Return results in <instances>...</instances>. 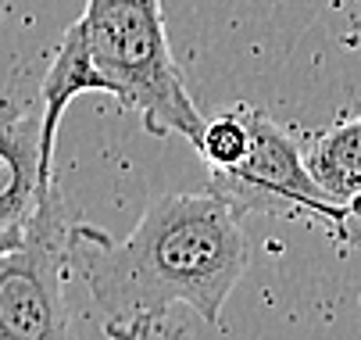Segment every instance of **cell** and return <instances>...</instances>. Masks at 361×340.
<instances>
[{"label":"cell","instance_id":"6da1fadb","mask_svg":"<svg viewBox=\"0 0 361 340\" xmlns=\"http://www.w3.org/2000/svg\"><path fill=\"white\" fill-rule=\"evenodd\" d=\"M68 251L111 336L176 333V305L219 326L250 258L240 212L212 190L154 198L126 240L72 222Z\"/></svg>","mask_w":361,"mask_h":340},{"label":"cell","instance_id":"7a4b0ae2","mask_svg":"<svg viewBox=\"0 0 361 340\" xmlns=\"http://www.w3.org/2000/svg\"><path fill=\"white\" fill-rule=\"evenodd\" d=\"M79 22L115 101L136 111L150 136H179L197 147L208 122L172 58L161 0H86Z\"/></svg>","mask_w":361,"mask_h":340},{"label":"cell","instance_id":"3957f363","mask_svg":"<svg viewBox=\"0 0 361 340\" xmlns=\"http://www.w3.org/2000/svg\"><path fill=\"white\" fill-rule=\"evenodd\" d=\"M243 108L247 119V151L236 165L229 169H212L208 190L229 201L240 215L247 212H265V215H315L329 222V229L350 244V222H361V215L350 205L333 201L329 193L319 186L304 162V151L297 140L265 111Z\"/></svg>","mask_w":361,"mask_h":340},{"label":"cell","instance_id":"277c9868","mask_svg":"<svg viewBox=\"0 0 361 340\" xmlns=\"http://www.w3.org/2000/svg\"><path fill=\"white\" fill-rule=\"evenodd\" d=\"M72 219L54 183L25 236L0 248V340H54L68 333L65 272H72Z\"/></svg>","mask_w":361,"mask_h":340},{"label":"cell","instance_id":"5b68a950","mask_svg":"<svg viewBox=\"0 0 361 340\" xmlns=\"http://www.w3.org/2000/svg\"><path fill=\"white\" fill-rule=\"evenodd\" d=\"M54 183V162L43 151V101L0 104V248L25 236Z\"/></svg>","mask_w":361,"mask_h":340},{"label":"cell","instance_id":"8992f818","mask_svg":"<svg viewBox=\"0 0 361 340\" xmlns=\"http://www.w3.org/2000/svg\"><path fill=\"white\" fill-rule=\"evenodd\" d=\"M79 93H111V83L104 79V72L97 68L93 51L86 43V29L82 22H72L68 32L61 36L54 61H50L43 83H39V101H43V151L54 162V147H58V129H61V115L65 108L75 101Z\"/></svg>","mask_w":361,"mask_h":340},{"label":"cell","instance_id":"52a82bcc","mask_svg":"<svg viewBox=\"0 0 361 340\" xmlns=\"http://www.w3.org/2000/svg\"><path fill=\"white\" fill-rule=\"evenodd\" d=\"M304 162L333 201L361 215V115L315 133L304 143Z\"/></svg>","mask_w":361,"mask_h":340},{"label":"cell","instance_id":"ba28073f","mask_svg":"<svg viewBox=\"0 0 361 340\" xmlns=\"http://www.w3.org/2000/svg\"><path fill=\"white\" fill-rule=\"evenodd\" d=\"M247 119H243V108H229L222 111L219 119H212L208 126H204V136L197 143V154L204 158V165L208 169H229L243 158L247 151Z\"/></svg>","mask_w":361,"mask_h":340}]
</instances>
